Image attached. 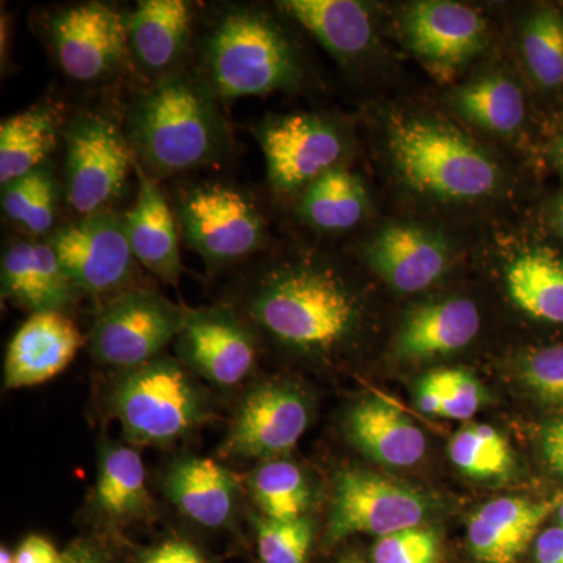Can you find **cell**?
<instances>
[{
    "mask_svg": "<svg viewBox=\"0 0 563 563\" xmlns=\"http://www.w3.org/2000/svg\"><path fill=\"white\" fill-rule=\"evenodd\" d=\"M87 343L68 314L35 313L18 329L7 347L5 387H35L54 379Z\"/></svg>",
    "mask_w": 563,
    "mask_h": 563,
    "instance_id": "cell-18",
    "label": "cell"
},
{
    "mask_svg": "<svg viewBox=\"0 0 563 563\" xmlns=\"http://www.w3.org/2000/svg\"><path fill=\"white\" fill-rule=\"evenodd\" d=\"M180 239L210 269L242 265L263 250L266 221L251 192L222 179L187 181L172 203Z\"/></svg>",
    "mask_w": 563,
    "mask_h": 563,
    "instance_id": "cell-6",
    "label": "cell"
},
{
    "mask_svg": "<svg viewBox=\"0 0 563 563\" xmlns=\"http://www.w3.org/2000/svg\"><path fill=\"white\" fill-rule=\"evenodd\" d=\"M274 191L290 195L340 168L346 152L335 122L313 113L266 114L252 129Z\"/></svg>",
    "mask_w": 563,
    "mask_h": 563,
    "instance_id": "cell-11",
    "label": "cell"
},
{
    "mask_svg": "<svg viewBox=\"0 0 563 563\" xmlns=\"http://www.w3.org/2000/svg\"><path fill=\"white\" fill-rule=\"evenodd\" d=\"M163 488L185 517L206 528H222L235 515L239 481L211 459H180L166 474Z\"/></svg>",
    "mask_w": 563,
    "mask_h": 563,
    "instance_id": "cell-22",
    "label": "cell"
},
{
    "mask_svg": "<svg viewBox=\"0 0 563 563\" xmlns=\"http://www.w3.org/2000/svg\"><path fill=\"white\" fill-rule=\"evenodd\" d=\"M429 506L424 496L387 477L344 470L339 474L329 517V542H339L352 533L390 536L417 528Z\"/></svg>",
    "mask_w": 563,
    "mask_h": 563,
    "instance_id": "cell-12",
    "label": "cell"
},
{
    "mask_svg": "<svg viewBox=\"0 0 563 563\" xmlns=\"http://www.w3.org/2000/svg\"><path fill=\"white\" fill-rule=\"evenodd\" d=\"M195 69L221 106L295 90L302 81L298 47L287 29L255 3H228L196 35Z\"/></svg>",
    "mask_w": 563,
    "mask_h": 563,
    "instance_id": "cell-3",
    "label": "cell"
},
{
    "mask_svg": "<svg viewBox=\"0 0 563 563\" xmlns=\"http://www.w3.org/2000/svg\"><path fill=\"white\" fill-rule=\"evenodd\" d=\"M263 563H306L313 540L310 518L290 521L254 518Z\"/></svg>",
    "mask_w": 563,
    "mask_h": 563,
    "instance_id": "cell-35",
    "label": "cell"
},
{
    "mask_svg": "<svg viewBox=\"0 0 563 563\" xmlns=\"http://www.w3.org/2000/svg\"><path fill=\"white\" fill-rule=\"evenodd\" d=\"M0 563H14V555L7 548H2L0 551Z\"/></svg>",
    "mask_w": 563,
    "mask_h": 563,
    "instance_id": "cell-47",
    "label": "cell"
},
{
    "mask_svg": "<svg viewBox=\"0 0 563 563\" xmlns=\"http://www.w3.org/2000/svg\"><path fill=\"white\" fill-rule=\"evenodd\" d=\"M553 221L555 229H558V232L561 233V236H563V196H561L559 201L555 202L553 210Z\"/></svg>",
    "mask_w": 563,
    "mask_h": 563,
    "instance_id": "cell-45",
    "label": "cell"
},
{
    "mask_svg": "<svg viewBox=\"0 0 563 563\" xmlns=\"http://www.w3.org/2000/svg\"><path fill=\"white\" fill-rule=\"evenodd\" d=\"M352 443L387 466H413L426 454L424 433L395 406L380 398L363 399L347 418Z\"/></svg>",
    "mask_w": 563,
    "mask_h": 563,
    "instance_id": "cell-25",
    "label": "cell"
},
{
    "mask_svg": "<svg viewBox=\"0 0 563 563\" xmlns=\"http://www.w3.org/2000/svg\"><path fill=\"white\" fill-rule=\"evenodd\" d=\"M537 563H563V526H553L540 533L536 543Z\"/></svg>",
    "mask_w": 563,
    "mask_h": 563,
    "instance_id": "cell-42",
    "label": "cell"
},
{
    "mask_svg": "<svg viewBox=\"0 0 563 563\" xmlns=\"http://www.w3.org/2000/svg\"><path fill=\"white\" fill-rule=\"evenodd\" d=\"M139 192L128 213L129 240L136 262L163 284H179L180 232L176 214L158 181L135 165Z\"/></svg>",
    "mask_w": 563,
    "mask_h": 563,
    "instance_id": "cell-20",
    "label": "cell"
},
{
    "mask_svg": "<svg viewBox=\"0 0 563 563\" xmlns=\"http://www.w3.org/2000/svg\"><path fill=\"white\" fill-rule=\"evenodd\" d=\"M417 402L421 412L428 415H440V410H442V393L428 374L418 384Z\"/></svg>",
    "mask_w": 563,
    "mask_h": 563,
    "instance_id": "cell-43",
    "label": "cell"
},
{
    "mask_svg": "<svg viewBox=\"0 0 563 563\" xmlns=\"http://www.w3.org/2000/svg\"><path fill=\"white\" fill-rule=\"evenodd\" d=\"M555 514H558L559 525L563 526V498L555 504Z\"/></svg>",
    "mask_w": 563,
    "mask_h": 563,
    "instance_id": "cell-48",
    "label": "cell"
},
{
    "mask_svg": "<svg viewBox=\"0 0 563 563\" xmlns=\"http://www.w3.org/2000/svg\"><path fill=\"white\" fill-rule=\"evenodd\" d=\"M407 47L437 76L448 77L487 44V24L477 11L448 0H422L404 11Z\"/></svg>",
    "mask_w": 563,
    "mask_h": 563,
    "instance_id": "cell-15",
    "label": "cell"
},
{
    "mask_svg": "<svg viewBox=\"0 0 563 563\" xmlns=\"http://www.w3.org/2000/svg\"><path fill=\"white\" fill-rule=\"evenodd\" d=\"M554 158L558 162V165L561 166L563 172V135L559 139L558 143L554 146Z\"/></svg>",
    "mask_w": 563,
    "mask_h": 563,
    "instance_id": "cell-46",
    "label": "cell"
},
{
    "mask_svg": "<svg viewBox=\"0 0 563 563\" xmlns=\"http://www.w3.org/2000/svg\"><path fill=\"white\" fill-rule=\"evenodd\" d=\"M201 7L188 0H140L128 14L133 69L147 84L187 69L195 49Z\"/></svg>",
    "mask_w": 563,
    "mask_h": 563,
    "instance_id": "cell-16",
    "label": "cell"
},
{
    "mask_svg": "<svg viewBox=\"0 0 563 563\" xmlns=\"http://www.w3.org/2000/svg\"><path fill=\"white\" fill-rule=\"evenodd\" d=\"M125 21L114 3L90 0L43 11L36 29L65 79L95 90L133 69Z\"/></svg>",
    "mask_w": 563,
    "mask_h": 563,
    "instance_id": "cell-7",
    "label": "cell"
},
{
    "mask_svg": "<svg viewBox=\"0 0 563 563\" xmlns=\"http://www.w3.org/2000/svg\"><path fill=\"white\" fill-rule=\"evenodd\" d=\"M521 49L533 79L544 88L563 84V14L559 10L536 11L526 20Z\"/></svg>",
    "mask_w": 563,
    "mask_h": 563,
    "instance_id": "cell-34",
    "label": "cell"
},
{
    "mask_svg": "<svg viewBox=\"0 0 563 563\" xmlns=\"http://www.w3.org/2000/svg\"><path fill=\"white\" fill-rule=\"evenodd\" d=\"M174 343L179 361L218 387L243 383L257 362L254 329L229 307L188 310Z\"/></svg>",
    "mask_w": 563,
    "mask_h": 563,
    "instance_id": "cell-14",
    "label": "cell"
},
{
    "mask_svg": "<svg viewBox=\"0 0 563 563\" xmlns=\"http://www.w3.org/2000/svg\"><path fill=\"white\" fill-rule=\"evenodd\" d=\"M63 199L77 218L114 209L135 169L122 124L99 111H79L63 128Z\"/></svg>",
    "mask_w": 563,
    "mask_h": 563,
    "instance_id": "cell-8",
    "label": "cell"
},
{
    "mask_svg": "<svg viewBox=\"0 0 563 563\" xmlns=\"http://www.w3.org/2000/svg\"><path fill=\"white\" fill-rule=\"evenodd\" d=\"M454 465L473 479H495L514 470V454L503 433L492 426H466L450 443Z\"/></svg>",
    "mask_w": 563,
    "mask_h": 563,
    "instance_id": "cell-33",
    "label": "cell"
},
{
    "mask_svg": "<svg viewBox=\"0 0 563 563\" xmlns=\"http://www.w3.org/2000/svg\"><path fill=\"white\" fill-rule=\"evenodd\" d=\"M232 309V307H229ZM233 312L303 354H328L354 331L357 299L336 269L301 258L243 277Z\"/></svg>",
    "mask_w": 563,
    "mask_h": 563,
    "instance_id": "cell-2",
    "label": "cell"
},
{
    "mask_svg": "<svg viewBox=\"0 0 563 563\" xmlns=\"http://www.w3.org/2000/svg\"><path fill=\"white\" fill-rule=\"evenodd\" d=\"M111 407L125 440L140 446L177 442L210 415L206 391L190 369L163 355L122 374L111 393Z\"/></svg>",
    "mask_w": 563,
    "mask_h": 563,
    "instance_id": "cell-5",
    "label": "cell"
},
{
    "mask_svg": "<svg viewBox=\"0 0 563 563\" xmlns=\"http://www.w3.org/2000/svg\"><path fill=\"white\" fill-rule=\"evenodd\" d=\"M95 501L114 521H132L151 512L146 468L133 448L114 442L102 444Z\"/></svg>",
    "mask_w": 563,
    "mask_h": 563,
    "instance_id": "cell-27",
    "label": "cell"
},
{
    "mask_svg": "<svg viewBox=\"0 0 563 563\" xmlns=\"http://www.w3.org/2000/svg\"><path fill=\"white\" fill-rule=\"evenodd\" d=\"M121 124L136 166L155 181L222 165L232 155L221 103L192 70L133 92Z\"/></svg>",
    "mask_w": 563,
    "mask_h": 563,
    "instance_id": "cell-1",
    "label": "cell"
},
{
    "mask_svg": "<svg viewBox=\"0 0 563 563\" xmlns=\"http://www.w3.org/2000/svg\"><path fill=\"white\" fill-rule=\"evenodd\" d=\"M388 146L402 179L443 201H473L498 187L495 162L457 129L424 118L395 120Z\"/></svg>",
    "mask_w": 563,
    "mask_h": 563,
    "instance_id": "cell-4",
    "label": "cell"
},
{
    "mask_svg": "<svg viewBox=\"0 0 563 563\" xmlns=\"http://www.w3.org/2000/svg\"><path fill=\"white\" fill-rule=\"evenodd\" d=\"M60 563H107V561L95 544L79 542L62 553Z\"/></svg>",
    "mask_w": 563,
    "mask_h": 563,
    "instance_id": "cell-44",
    "label": "cell"
},
{
    "mask_svg": "<svg viewBox=\"0 0 563 563\" xmlns=\"http://www.w3.org/2000/svg\"><path fill=\"white\" fill-rule=\"evenodd\" d=\"M2 295L25 312H60L76 302V285L47 240H13L2 254Z\"/></svg>",
    "mask_w": 563,
    "mask_h": 563,
    "instance_id": "cell-17",
    "label": "cell"
},
{
    "mask_svg": "<svg viewBox=\"0 0 563 563\" xmlns=\"http://www.w3.org/2000/svg\"><path fill=\"white\" fill-rule=\"evenodd\" d=\"M542 450L548 465L563 476V417L543 429Z\"/></svg>",
    "mask_w": 563,
    "mask_h": 563,
    "instance_id": "cell-41",
    "label": "cell"
},
{
    "mask_svg": "<svg viewBox=\"0 0 563 563\" xmlns=\"http://www.w3.org/2000/svg\"><path fill=\"white\" fill-rule=\"evenodd\" d=\"M309 421V404L298 387L287 383L257 385L240 402L222 454L273 461L290 453Z\"/></svg>",
    "mask_w": 563,
    "mask_h": 563,
    "instance_id": "cell-13",
    "label": "cell"
},
{
    "mask_svg": "<svg viewBox=\"0 0 563 563\" xmlns=\"http://www.w3.org/2000/svg\"><path fill=\"white\" fill-rule=\"evenodd\" d=\"M369 268L396 291L417 292L435 284L450 263L442 236L410 224L385 228L365 246Z\"/></svg>",
    "mask_w": 563,
    "mask_h": 563,
    "instance_id": "cell-19",
    "label": "cell"
},
{
    "mask_svg": "<svg viewBox=\"0 0 563 563\" xmlns=\"http://www.w3.org/2000/svg\"><path fill=\"white\" fill-rule=\"evenodd\" d=\"M507 291L518 309L537 320L563 324V262L548 251H531L510 263Z\"/></svg>",
    "mask_w": 563,
    "mask_h": 563,
    "instance_id": "cell-29",
    "label": "cell"
},
{
    "mask_svg": "<svg viewBox=\"0 0 563 563\" xmlns=\"http://www.w3.org/2000/svg\"><path fill=\"white\" fill-rule=\"evenodd\" d=\"M558 501L499 498L485 504L468 523L470 550L483 563H517Z\"/></svg>",
    "mask_w": 563,
    "mask_h": 563,
    "instance_id": "cell-21",
    "label": "cell"
},
{
    "mask_svg": "<svg viewBox=\"0 0 563 563\" xmlns=\"http://www.w3.org/2000/svg\"><path fill=\"white\" fill-rule=\"evenodd\" d=\"M187 314L154 288H129L102 302L96 314L88 335L92 358L124 372L154 361L176 342Z\"/></svg>",
    "mask_w": 563,
    "mask_h": 563,
    "instance_id": "cell-9",
    "label": "cell"
},
{
    "mask_svg": "<svg viewBox=\"0 0 563 563\" xmlns=\"http://www.w3.org/2000/svg\"><path fill=\"white\" fill-rule=\"evenodd\" d=\"M62 553L57 548L41 536H29L22 540L14 563H60Z\"/></svg>",
    "mask_w": 563,
    "mask_h": 563,
    "instance_id": "cell-39",
    "label": "cell"
},
{
    "mask_svg": "<svg viewBox=\"0 0 563 563\" xmlns=\"http://www.w3.org/2000/svg\"><path fill=\"white\" fill-rule=\"evenodd\" d=\"M47 242L80 292L106 302L140 285L125 211L109 209L77 218L62 224Z\"/></svg>",
    "mask_w": 563,
    "mask_h": 563,
    "instance_id": "cell-10",
    "label": "cell"
},
{
    "mask_svg": "<svg viewBox=\"0 0 563 563\" xmlns=\"http://www.w3.org/2000/svg\"><path fill=\"white\" fill-rule=\"evenodd\" d=\"M143 563H203V559L192 544L172 540L152 550Z\"/></svg>",
    "mask_w": 563,
    "mask_h": 563,
    "instance_id": "cell-40",
    "label": "cell"
},
{
    "mask_svg": "<svg viewBox=\"0 0 563 563\" xmlns=\"http://www.w3.org/2000/svg\"><path fill=\"white\" fill-rule=\"evenodd\" d=\"M374 563H439L440 542L431 529L409 528L380 537L373 550Z\"/></svg>",
    "mask_w": 563,
    "mask_h": 563,
    "instance_id": "cell-36",
    "label": "cell"
},
{
    "mask_svg": "<svg viewBox=\"0 0 563 563\" xmlns=\"http://www.w3.org/2000/svg\"><path fill=\"white\" fill-rule=\"evenodd\" d=\"M368 207V192L361 177L340 166L302 191L298 214L314 231L340 233L361 224Z\"/></svg>",
    "mask_w": 563,
    "mask_h": 563,
    "instance_id": "cell-28",
    "label": "cell"
},
{
    "mask_svg": "<svg viewBox=\"0 0 563 563\" xmlns=\"http://www.w3.org/2000/svg\"><path fill=\"white\" fill-rule=\"evenodd\" d=\"M277 9L298 22L335 60L350 65L369 49L372 14L355 0H284Z\"/></svg>",
    "mask_w": 563,
    "mask_h": 563,
    "instance_id": "cell-24",
    "label": "cell"
},
{
    "mask_svg": "<svg viewBox=\"0 0 563 563\" xmlns=\"http://www.w3.org/2000/svg\"><path fill=\"white\" fill-rule=\"evenodd\" d=\"M428 376L442 393V417L468 420L477 412L483 390L472 374L459 368H443L433 369Z\"/></svg>",
    "mask_w": 563,
    "mask_h": 563,
    "instance_id": "cell-37",
    "label": "cell"
},
{
    "mask_svg": "<svg viewBox=\"0 0 563 563\" xmlns=\"http://www.w3.org/2000/svg\"><path fill=\"white\" fill-rule=\"evenodd\" d=\"M454 109L466 121L499 135H510L523 124V91L501 74L481 77L453 92Z\"/></svg>",
    "mask_w": 563,
    "mask_h": 563,
    "instance_id": "cell-31",
    "label": "cell"
},
{
    "mask_svg": "<svg viewBox=\"0 0 563 563\" xmlns=\"http://www.w3.org/2000/svg\"><path fill=\"white\" fill-rule=\"evenodd\" d=\"M479 328V312L470 299L421 303L407 313L396 340V354L406 361L451 354L472 343Z\"/></svg>",
    "mask_w": 563,
    "mask_h": 563,
    "instance_id": "cell-23",
    "label": "cell"
},
{
    "mask_svg": "<svg viewBox=\"0 0 563 563\" xmlns=\"http://www.w3.org/2000/svg\"><path fill=\"white\" fill-rule=\"evenodd\" d=\"M63 187L49 163L3 185L2 211L29 239L47 240L57 231Z\"/></svg>",
    "mask_w": 563,
    "mask_h": 563,
    "instance_id": "cell-30",
    "label": "cell"
},
{
    "mask_svg": "<svg viewBox=\"0 0 563 563\" xmlns=\"http://www.w3.org/2000/svg\"><path fill=\"white\" fill-rule=\"evenodd\" d=\"M63 128L60 111L51 102L35 103L5 118L0 124V185L47 165L63 143Z\"/></svg>",
    "mask_w": 563,
    "mask_h": 563,
    "instance_id": "cell-26",
    "label": "cell"
},
{
    "mask_svg": "<svg viewBox=\"0 0 563 563\" xmlns=\"http://www.w3.org/2000/svg\"><path fill=\"white\" fill-rule=\"evenodd\" d=\"M252 499L269 520L290 521L306 517L310 488L298 465L288 461H265L247 477Z\"/></svg>",
    "mask_w": 563,
    "mask_h": 563,
    "instance_id": "cell-32",
    "label": "cell"
},
{
    "mask_svg": "<svg viewBox=\"0 0 563 563\" xmlns=\"http://www.w3.org/2000/svg\"><path fill=\"white\" fill-rule=\"evenodd\" d=\"M521 377L543 401L563 402V346L533 352L521 366Z\"/></svg>",
    "mask_w": 563,
    "mask_h": 563,
    "instance_id": "cell-38",
    "label": "cell"
}]
</instances>
